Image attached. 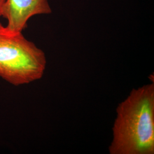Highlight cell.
<instances>
[{
    "instance_id": "1",
    "label": "cell",
    "mask_w": 154,
    "mask_h": 154,
    "mask_svg": "<svg viewBox=\"0 0 154 154\" xmlns=\"http://www.w3.org/2000/svg\"><path fill=\"white\" fill-rule=\"evenodd\" d=\"M116 114L110 154H154V83L133 89Z\"/></svg>"
},
{
    "instance_id": "2",
    "label": "cell",
    "mask_w": 154,
    "mask_h": 154,
    "mask_svg": "<svg viewBox=\"0 0 154 154\" xmlns=\"http://www.w3.org/2000/svg\"><path fill=\"white\" fill-rule=\"evenodd\" d=\"M46 66L42 50L0 22V78L16 86L28 84L43 77Z\"/></svg>"
},
{
    "instance_id": "3",
    "label": "cell",
    "mask_w": 154,
    "mask_h": 154,
    "mask_svg": "<svg viewBox=\"0 0 154 154\" xmlns=\"http://www.w3.org/2000/svg\"><path fill=\"white\" fill-rule=\"evenodd\" d=\"M52 11L48 0H6L2 17L7 20L6 28L22 33L29 20L35 15L49 14Z\"/></svg>"
},
{
    "instance_id": "4",
    "label": "cell",
    "mask_w": 154,
    "mask_h": 154,
    "mask_svg": "<svg viewBox=\"0 0 154 154\" xmlns=\"http://www.w3.org/2000/svg\"><path fill=\"white\" fill-rule=\"evenodd\" d=\"M6 0H0V17L2 16V11Z\"/></svg>"
}]
</instances>
